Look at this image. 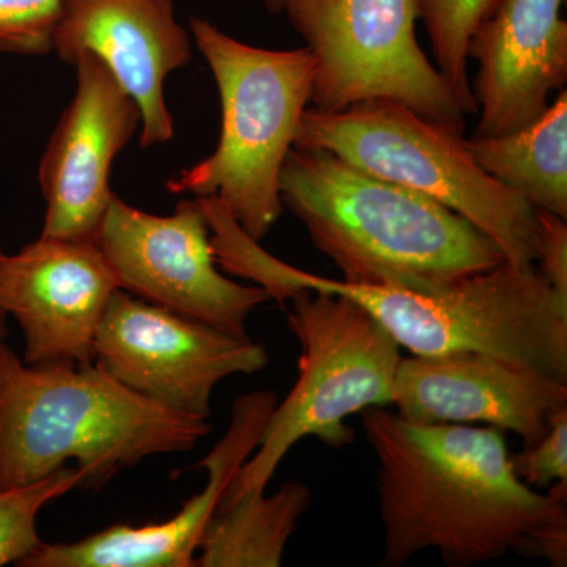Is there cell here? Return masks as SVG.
<instances>
[{"instance_id":"277c9868","label":"cell","mask_w":567,"mask_h":567,"mask_svg":"<svg viewBox=\"0 0 567 567\" xmlns=\"http://www.w3.org/2000/svg\"><path fill=\"white\" fill-rule=\"evenodd\" d=\"M238 274L281 306L298 290L350 298L416 357L492 354L567 383V298L536 265L520 268L505 260L491 270L415 290L323 278L251 245L241 254Z\"/></svg>"},{"instance_id":"cb8c5ba5","label":"cell","mask_w":567,"mask_h":567,"mask_svg":"<svg viewBox=\"0 0 567 567\" xmlns=\"http://www.w3.org/2000/svg\"><path fill=\"white\" fill-rule=\"evenodd\" d=\"M260 2L264 3L265 9L270 11V13L278 14L282 13L290 0H260Z\"/></svg>"},{"instance_id":"8fae6325","label":"cell","mask_w":567,"mask_h":567,"mask_svg":"<svg viewBox=\"0 0 567 567\" xmlns=\"http://www.w3.org/2000/svg\"><path fill=\"white\" fill-rule=\"evenodd\" d=\"M114 268L92 238L41 237L0 252V311L13 317L28 364L93 363V342L112 295Z\"/></svg>"},{"instance_id":"52a82bcc","label":"cell","mask_w":567,"mask_h":567,"mask_svg":"<svg viewBox=\"0 0 567 567\" xmlns=\"http://www.w3.org/2000/svg\"><path fill=\"white\" fill-rule=\"evenodd\" d=\"M286 303L287 323L301 346L298 379L265 424L259 446L238 470L218 509L267 491L284 457L315 436L344 447L354 440L349 416L393 405L401 347L374 317L350 298L298 290Z\"/></svg>"},{"instance_id":"e0dca14e","label":"cell","mask_w":567,"mask_h":567,"mask_svg":"<svg viewBox=\"0 0 567 567\" xmlns=\"http://www.w3.org/2000/svg\"><path fill=\"white\" fill-rule=\"evenodd\" d=\"M484 173L537 210L567 218V92L537 121L517 132L465 140Z\"/></svg>"},{"instance_id":"ffe728a7","label":"cell","mask_w":567,"mask_h":567,"mask_svg":"<svg viewBox=\"0 0 567 567\" xmlns=\"http://www.w3.org/2000/svg\"><path fill=\"white\" fill-rule=\"evenodd\" d=\"M82 473L66 465L29 486L0 491V567L20 566L43 544L37 528L41 509L82 487Z\"/></svg>"},{"instance_id":"6da1fadb","label":"cell","mask_w":567,"mask_h":567,"mask_svg":"<svg viewBox=\"0 0 567 567\" xmlns=\"http://www.w3.org/2000/svg\"><path fill=\"white\" fill-rule=\"evenodd\" d=\"M360 415L379 464V566H404L431 548L453 567L513 554L567 565V483L548 495L527 486L503 431L412 423L383 406Z\"/></svg>"},{"instance_id":"8992f818","label":"cell","mask_w":567,"mask_h":567,"mask_svg":"<svg viewBox=\"0 0 567 567\" xmlns=\"http://www.w3.org/2000/svg\"><path fill=\"white\" fill-rule=\"evenodd\" d=\"M293 145L323 148L365 173L431 197L486 234L514 267L539 260L537 208L477 166L464 134L404 104L368 100L338 112L309 106Z\"/></svg>"},{"instance_id":"5bb4252c","label":"cell","mask_w":567,"mask_h":567,"mask_svg":"<svg viewBox=\"0 0 567 567\" xmlns=\"http://www.w3.org/2000/svg\"><path fill=\"white\" fill-rule=\"evenodd\" d=\"M52 51L71 65L91 52L107 66L141 112L142 147L173 140L164 81L193 58L174 0H63Z\"/></svg>"},{"instance_id":"7c38bea8","label":"cell","mask_w":567,"mask_h":567,"mask_svg":"<svg viewBox=\"0 0 567 567\" xmlns=\"http://www.w3.org/2000/svg\"><path fill=\"white\" fill-rule=\"evenodd\" d=\"M78 82L40 162L47 215L41 237L92 238L110 207L112 163L141 126V112L91 52L73 63Z\"/></svg>"},{"instance_id":"ba28073f","label":"cell","mask_w":567,"mask_h":567,"mask_svg":"<svg viewBox=\"0 0 567 567\" xmlns=\"http://www.w3.org/2000/svg\"><path fill=\"white\" fill-rule=\"evenodd\" d=\"M282 13L316 58V110L391 100L464 134L456 92L417 43V0H290Z\"/></svg>"},{"instance_id":"44dd1931","label":"cell","mask_w":567,"mask_h":567,"mask_svg":"<svg viewBox=\"0 0 567 567\" xmlns=\"http://www.w3.org/2000/svg\"><path fill=\"white\" fill-rule=\"evenodd\" d=\"M63 0H0V52L44 55L52 51V35Z\"/></svg>"},{"instance_id":"ac0fdd59","label":"cell","mask_w":567,"mask_h":567,"mask_svg":"<svg viewBox=\"0 0 567 567\" xmlns=\"http://www.w3.org/2000/svg\"><path fill=\"white\" fill-rule=\"evenodd\" d=\"M311 505V488L297 481L275 494L256 492L216 511L205 528L194 567H278L298 522Z\"/></svg>"},{"instance_id":"d6986e66","label":"cell","mask_w":567,"mask_h":567,"mask_svg":"<svg viewBox=\"0 0 567 567\" xmlns=\"http://www.w3.org/2000/svg\"><path fill=\"white\" fill-rule=\"evenodd\" d=\"M420 20L431 41L440 73L456 92L465 114H476L468 78L466 47L477 25L494 9L496 0H417Z\"/></svg>"},{"instance_id":"3957f363","label":"cell","mask_w":567,"mask_h":567,"mask_svg":"<svg viewBox=\"0 0 567 567\" xmlns=\"http://www.w3.org/2000/svg\"><path fill=\"white\" fill-rule=\"evenodd\" d=\"M210 431L208 420L142 398L95 363L28 364L0 339V491L69 462L82 488H102L145 458L188 453Z\"/></svg>"},{"instance_id":"603a6c76","label":"cell","mask_w":567,"mask_h":567,"mask_svg":"<svg viewBox=\"0 0 567 567\" xmlns=\"http://www.w3.org/2000/svg\"><path fill=\"white\" fill-rule=\"evenodd\" d=\"M540 224V251L537 270L561 297L567 298V226L554 213L537 210Z\"/></svg>"},{"instance_id":"5b68a950","label":"cell","mask_w":567,"mask_h":567,"mask_svg":"<svg viewBox=\"0 0 567 567\" xmlns=\"http://www.w3.org/2000/svg\"><path fill=\"white\" fill-rule=\"evenodd\" d=\"M197 50L221 100V134L210 156L167 182L173 194L215 197L252 240L282 215L279 178L301 115L311 106L316 58L308 48L264 50L192 18Z\"/></svg>"},{"instance_id":"7402d4cb","label":"cell","mask_w":567,"mask_h":567,"mask_svg":"<svg viewBox=\"0 0 567 567\" xmlns=\"http://www.w3.org/2000/svg\"><path fill=\"white\" fill-rule=\"evenodd\" d=\"M511 462L516 475L532 488L567 483V410L550 421L535 445L524 446Z\"/></svg>"},{"instance_id":"4fadbf2b","label":"cell","mask_w":567,"mask_h":567,"mask_svg":"<svg viewBox=\"0 0 567 567\" xmlns=\"http://www.w3.org/2000/svg\"><path fill=\"white\" fill-rule=\"evenodd\" d=\"M393 405L412 423L487 424L529 446L567 410V383L492 354H413L399 363Z\"/></svg>"},{"instance_id":"30bf717a","label":"cell","mask_w":567,"mask_h":567,"mask_svg":"<svg viewBox=\"0 0 567 567\" xmlns=\"http://www.w3.org/2000/svg\"><path fill=\"white\" fill-rule=\"evenodd\" d=\"M93 363L123 386L199 420L212 415L215 388L270 363L262 344L159 308L118 289L93 342Z\"/></svg>"},{"instance_id":"9c48e42d","label":"cell","mask_w":567,"mask_h":567,"mask_svg":"<svg viewBox=\"0 0 567 567\" xmlns=\"http://www.w3.org/2000/svg\"><path fill=\"white\" fill-rule=\"evenodd\" d=\"M92 240L122 290L224 333L249 339V316L270 300L262 287L235 282L218 270L197 197L182 200L174 215L158 216L114 196Z\"/></svg>"},{"instance_id":"7a4b0ae2","label":"cell","mask_w":567,"mask_h":567,"mask_svg":"<svg viewBox=\"0 0 567 567\" xmlns=\"http://www.w3.org/2000/svg\"><path fill=\"white\" fill-rule=\"evenodd\" d=\"M279 194L346 282L434 289L505 262L456 212L323 148H290Z\"/></svg>"},{"instance_id":"d4e9b609","label":"cell","mask_w":567,"mask_h":567,"mask_svg":"<svg viewBox=\"0 0 567 567\" xmlns=\"http://www.w3.org/2000/svg\"><path fill=\"white\" fill-rule=\"evenodd\" d=\"M7 320H9V317L3 315L2 311H0V339H7V334H9V327H7Z\"/></svg>"},{"instance_id":"2e32d148","label":"cell","mask_w":567,"mask_h":567,"mask_svg":"<svg viewBox=\"0 0 567 567\" xmlns=\"http://www.w3.org/2000/svg\"><path fill=\"white\" fill-rule=\"evenodd\" d=\"M565 0H496L470 37L466 58L480 69L472 84L480 122L473 137L525 128L550 106L567 80Z\"/></svg>"},{"instance_id":"9a60e30c","label":"cell","mask_w":567,"mask_h":567,"mask_svg":"<svg viewBox=\"0 0 567 567\" xmlns=\"http://www.w3.org/2000/svg\"><path fill=\"white\" fill-rule=\"evenodd\" d=\"M278 404L274 391L235 401L223 439L199 462L207 484L177 514L159 524H115L69 544L43 543L22 567H194L205 528L218 511L238 470L259 446L265 424Z\"/></svg>"},{"instance_id":"484cf974","label":"cell","mask_w":567,"mask_h":567,"mask_svg":"<svg viewBox=\"0 0 567 567\" xmlns=\"http://www.w3.org/2000/svg\"><path fill=\"white\" fill-rule=\"evenodd\" d=\"M0 252H2V248H0Z\"/></svg>"}]
</instances>
